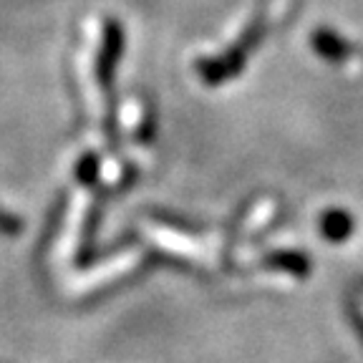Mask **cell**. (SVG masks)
<instances>
[{"mask_svg":"<svg viewBox=\"0 0 363 363\" xmlns=\"http://www.w3.org/2000/svg\"><path fill=\"white\" fill-rule=\"evenodd\" d=\"M315 48L320 53H325V56H330V58H340V56H346V45L340 43L338 38H333L330 33H318L315 35Z\"/></svg>","mask_w":363,"mask_h":363,"instance_id":"7a4b0ae2","label":"cell"},{"mask_svg":"<svg viewBox=\"0 0 363 363\" xmlns=\"http://www.w3.org/2000/svg\"><path fill=\"white\" fill-rule=\"evenodd\" d=\"M18 230H21V222L13 215L0 210V233H18Z\"/></svg>","mask_w":363,"mask_h":363,"instance_id":"3957f363","label":"cell"},{"mask_svg":"<svg viewBox=\"0 0 363 363\" xmlns=\"http://www.w3.org/2000/svg\"><path fill=\"white\" fill-rule=\"evenodd\" d=\"M320 227H323V233L328 235L330 240H343L351 233V217H348L346 212H330V215H325Z\"/></svg>","mask_w":363,"mask_h":363,"instance_id":"6da1fadb","label":"cell"}]
</instances>
